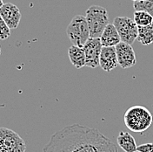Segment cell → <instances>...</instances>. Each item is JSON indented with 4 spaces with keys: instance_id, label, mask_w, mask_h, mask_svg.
I'll return each instance as SVG.
<instances>
[{
    "instance_id": "cell-1",
    "label": "cell",
    "mask_w": 153,
    "mask_h": 152,
    "mask_svg": "<svg viewBox=\"0 0 153 152\" xmlns=\"http://www.w3.org/2000/svg\"><path fill=\"white\" fill-rule=\"evenodd\" d=\"M43 152H118V149L98 129L71 124L53 134Z\"/></svg>"
},
{
    "instance_id": "cell-2",
    "label": "cell",
    "mask_w": 153,
    "mask_h": 152,
    "mask_svg": "<svg viewBox=\"0 0 153 152\" xmlns=\"http://www.w3.org/2000/svg\"><path fill=\"white\" fill-rule=\"evenodd\" d=\"M125 126L136 133H143L147 130L153 123V116L148 108L143 106H132L124 113Z\"/></svg>"
},
{
    "instance_id": "cell-3",
    "label": "cell",
    "mask_w": 153,
    "mask_h": 152,
    "mask_svg": "<svg viewBox=\"0 0 153 152\" xmlns=\"http://www.w3.org/2000/svg\"><path fill=\"white\" fill-rule=\"evenodd\" d=\"M85 18L90 29L91 38H100L109 25L107 10L99 5H91L86 11Z\"/></svg>"
},
{
    "instance_id": "cell-4",
    "label": "cell",
    "mask_w": 153,
    "mask_h": 152,
    "mask_svg": "<svg viewBox=\"0 0 153 152\" xmlns=\"http://www.w3.org/2000/svg\"><path fill=\"white\" fill-rule=\"evenodd\" d=\"M66 33L73 46L84 47L86 42L91 38L85 16L76 15L70 22L66 29Z\"/></svg>"
},
{
    "instance_id": "cell-5",
    "label": "cell",
    "mask_w": 153,
    "mask_h": 152,
    "mask_svg": "<svg viewBox=\"0 0 153 152\" xmlns=\"http://www.w3.org/2000/svg\"><path fill=\"white\" fill-rule=\"evenodd\" d=\"M26 144L19 134L7 129H0V152H25Z\"/></svg>"
},
{
    "instance_id": "cell-6",
    "label": "cell",
    "mask_w": 153,
    "mask_h": 152,
    "mask_svg": "<svg viewBox=\"0 0 153 152\" xmlns=\"http://www.w3.org/2000/svg\"><path fill=\"white\" fill-rule=\"evenodd\" d=\"M113 25L117 28L122 42L132 45L137 39L138 26L135 21L128 17H117L113 21Z\"/></svg>"
},
{
    "instance_id": "cell-7",
    "label": "cell",
    "mask_w": 153,
    "mask_h": 152,
    "mask_svg": "<svg viewBox=\"0 0 153 152\" xmlns=\"http://www.w3.org/2000/svg\"><path fill=\"white\" fill-rule=\"evenodd\" d=\"M83 48L85 53L86 67L91 68L99 67V59L103 48L100 38H90Z\"/></svg>"
},
{
    "instance_id": "cell-8",
    "label": "cell",
    "mask_w": 153,
    "mask_h": 152,
    "mask_svg": "<svg viewBox=\"0 0 153 152\" xmlns=\"http://www.w3.org/2000/svg\"><path fill=\"white\" fill-rule=\"evenodd\" d=\"M116 52L119 66L124 68H131L137 64V57L131 45L121 42L116 47Z\"/></svg>"
},
{
    "instance_id": "cell-9",
    "label": "cell",
    "mask_w": 153,
    "mask_h": 152,
    "mask_svg": "<svg viewBox=\"0 0 153 152\" xmlns=\"http://www.w3.org/2000/svg\"><path fill=\"white\" fill-rule=\"evenodd\" d=\"M0 17L10 29H16L21 20L20 10L11 3H6L0 8Z\"/></svg>"
},
{
    "instance_id": "cell-10",
    "label": "cell",
    "mask_w": 153,
    "mask_h": 152,
    "mask_svg": "<svg viewBox=\"0 0 153 152\" xmlns=\"http://www.w3.org/2000/svg\"><path fill=\"white\" fill-rule=\"evenodd\" d=\"M119 66L116 47H103L100 59H99V67L105 72L110 73L113 69Z\"/></svg>"
},
{
    "instance_id": "cell-11",
    "label": "cell",
    "mask_w": 153,
    "mask_h": 152,
    "mask_svg": "<svg viewBox=\"0 0 153 152\" xmlns=\"http://www.w3.org/2000/svg\"><path fill=\"white\" fill-rule=\"evenodd\" d=\"M100 40L103 47H116L122 42L117 28L113 24H109L104 31Z\"/></svg>"
},
{
    "instance_id": "cell-12",
    "label": "cell",
    "mask_w": 153,
    "mask_h": 152,
    "mask_svg": "<svg viewBox=\"0 0 153 152\" xmlns=\"http://www.w3.org/2000/svg\"><path fill=\"white\" fill-rule=\"evenodd\" d=\"M68 56L72 66L76 69L86 67L85 53L83 47H78L72 45L68 49Z\"/></svg>"
},
{
    "instance_id": "cell-13",
    "label": "cell",
    "mask_w": 153,
    "mask_h": 152,
    "mask_svg": "<svg viewBox=\"0 0 153 152\" xmlns=\"http://www.w3.org/2000/svg\"><path fill=\"white\" fill-rule=\"evenodd\" d=\"M117 143L124 152H136L137 150L134 137L128 132L121 131L117 135Z\"/></svg>"
},
{
    "instance_id": "cell-14",
    "label": "cell",
    "mask_w": 153,
    "mask_h": 152,
    "mask_svg": "<svg viewBox=\"0 0 153 152\" xmlns=\"http://www.w3.org/2000/svg\"><path fill=\"white\" fill-rule=\"evenodd\" d=\"M137 40L143 46L153 43V24L147 26H138Z\"/></svg>"
},
{
    "instance_id": "cell-15",
    "label": "cell",
    "mask_w": 153,
    "mask_h": 152,
    "mask_svg": "<svg viewBox=\"0 0 153 152\" xmlns=\"http://www.w3.org/2000/svg\"><path fill=\"white\" fill-rule=\"evenodd\" d=\"M133 20L137 26H147L153 24V16L145 11H135Z\"/></svg>"
},
{
    "instance_id": "cell-16",
    "label": "cell",
    "mask_w": 153,
    "mask_h": 152,
    "mask_svg": "<svg viewBox=\"0 0 153 152\" xmlns=\"http://www.w3.org/2000/svg\"><path fill=\"white\" fill-rule=\"evenodd\" d=\"M133 8L135 9V11H145L153 16V0L133 2Z\"/></svg>"
},
{
    "instance_id": "cell-17",
    "label": "cell",
    "mask_w": 153,
    "mask_h": 152,
    "mask_svg": "<svg viewBox=\"0 0 153 152\" xmlns=\"http://www.w3.org/2000/svg\"><path fill=\"white\" fill-rule=\"evenodd\" d=\"M10 35V28L5 24V22L0 19V38L1 39H7Z\"/></svg>"
},
{
    "instance_id": "cell-18",
    "label": "cell",
    "mask_w": 153,
    "mask_h": 152,
    "mask_svg": "<svg viewBox=\"0 0 153 152\" xmlns=\"http://www.w3.org/2000/svg\"><path fill=\"white\" fill-rule=\"evenodd\" d=\"M137 151L138 152H153V143H145L137 146Z\"/></svg>"
},
{
    "instance_id": "cell-19",
    "label": "cell",
    "mask_w": 153,
    "mask_h": 152,
    "mask_svg": "<svg viewBox=\"0 0 153 152\" xmlns=\"http://www.w3.org/2000/svg\"><path fill=\"white\" fill-rule=\"evenodd\" d=\"M133 2H140V1H146V0H131Z\"/></svg>"
},
{
    "instance_id": "cell-20",
    "label": "cell",
    "mask_w": 153,
    "mask_h": 152,
    "mask_svg": "<svg viewBox=\"0 0 153 152\" xmlns=\"http://www.w3.org/2000/svg\"><path fill=\"white\" fill-rule=\"evenodd\" d=\"M136 152H138V151H136Z\"/></svg>"
}]
</instances>
